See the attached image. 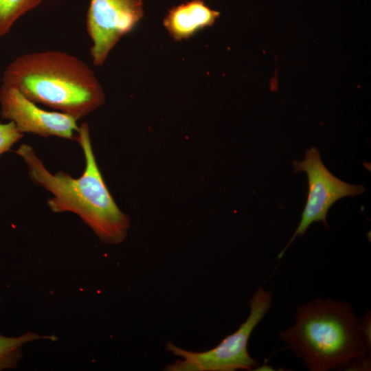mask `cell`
Wrapping results in <instances>:
<instances>
[{"mask_svg":"<svg viewBox=\"0 0 371 371\" xmlns=\"http://www.w3.org/2000/svg\"><path fill=\"white\" fill-rule=\"evenodd\" d=\"M0 109L1 117L12 122L23 134L75 139L78 129L75 118L44 110L14 88L1 85Z\"/></svg>","mask_w":371,"mask_h":371,"instance_id":"7","label":"cell"},{"mask_svg":"<svg viewBox=\"0 0 371 371\" xmlns=\"http://www.w3.org/2000/svg\"><path fill=\"white\" fill-rule=\"evenodd\" d=\"M43 0H0V37L9 33L23 16L38 7Z\"/></svg>","mask_w":371,"mask_h":371,"instance_id":"10","label":"cell"},{"mask_svg":"<svg viewBox=\"0 0 371 371\" xmlns=\"http://www.w3.org/2000/svg\"><path fill=\"white\" fill-rule=\"evenodd\" d=\"M23 135L12 122L0 123V156L9 151Z\"/></svg>","mask_w":371,"mask_h":371,"instance_id":"11","label":"cell"},{"mask_svg":"<svg viewBox=\"0 0 371 371\" xmlns=\"http://www.w3.org/2000/svg\"><path fill=\"white\" fill-rule=\"evenodd\" d=\"M220 12L210 9L203 0H191L172 7L164 19V26L176 41L193 36L213 25Z\"/></svg>","mask_w":371,"mask_h":371,"instance_id":"8","label":"cell"},{"mask_svg":"<svg viewBox=\"0 0 371 371\" xmlns=\"http://www.w3.org/2000/svg\"><path fill=\"white\" fill-rule=\"evenodd\" d=\"M74 141L80 145L85 159L84 170L77 178L64 171L51 172L30 145L23 144L14 153L25 163L31 181L52 194L47 201L52 212L74 213L102 243L119 244L127 235L130 219L119 208L104 181L87 122L78 126Z\"/></svg>","mask_w":371,"mask_h":371,"instance_id":"1","label":"cell"},{"mask_svg":"<svg viewBox=\"0 0 371 371\" xmlns=\"http://www.w3.org/2000/svg\"><path fill=\"white\" fill-rule=\"evenodd\" d=\"M271 305V293L259 286L249 301L250 313L246 320L236 331L207 351H188L177 347L170 341H167L166 350L181 359L167 366L165 370L234 371L256 368L258 362L249 355L248 341L254 329Z\"/></svg>","mask_w":371,"mask_h":371,"instance_id":"4","label":"cell"},{"mask_svg":"<svg viewBox=\"0 0 371 371\" xmlns=\"http://www.w3.org/2000/svg\"><path fill=\"white\" fill-rule=\"evenodd\" d=\"M42 339L54 340V336L40 335L32 332H27L16 337H5L0 334V370L14 368L21 357L23 346Z\"/></svg>","mask_w":371,"mask_h":371,"instance_id":"9","label":"cell"},{"mask_svg":"<svg viewBox=\"0 0 371 371\" xmlns=\"http://www.w3.org/2000/svg\"><path fill=\"white\" fill-rule=\"evenodd\" d=\"M361 330L369 353L371 351V314L369 311L360 319Z\"/></svg>","mask_w":371,"mask_h":371,"instance_id":"12","label":"cell"},{"mask_svg":"<svg viewBox=\"0 0 371 371\" xmlns=\"http://www.w3.org/2000/svg\"><path fill=\"white\" fill-rule=\"evenodd\" d=\"M278 337L311 371L346 368L369 352L350 303L315 299L298 306L295 321Z\"/></svg>","mask_w":371,"mask_h":371,"instance_id":"3","label":"cell"},{"mask_svg":"<svg viewBox=\"0 0 371 371\" xmlns=\"http://www.w3.org/2000/svg\"><path fill=\"white\" fill-rule=\"evenodd\" d=\"M1 85L77 121L95 111L106 100L103 88L89 65L58 50L16 57L5 69Z\"/></svg>","mask_w":371,"mask_h":371,"instance_id":"2","label":"cell"},{"mask_svg":"<svg viewBox=\"0 0 371 371\" xmlns=\"http://www.w3.org/2000/svg\"><path fill=\"white\" fill-rule=\"evenodd\" d=\"M295 172H304L308 178V195L302 217L293 235L278 254L280 259L289 246L296 238L303 236L314 222H322L329 229L326 216L330 207L344 197L361 194L365 188L353 185L336 177L325 166L320 153L315 146L308 149L302 161H293Z\"/></svg>","mask_w":371,"mask_h":371,"instance_id":"5","label":"cell"},{"mask_svg":"<svg viewBox=\"0 0 371 371\" xmlns=\"http://www.w3.org/2000/svg\"><path fill=\"white\" fill-rule=\"evenodd\" d=\"M1 77L0 76V87H1Z\"/></svg>","mask_w":371,"mask_h":371,"instance_id":"14","label":"cell"},{"mask_svg":"<svg viewBox=\"0 0 371 371\" xmlns=\"http://www.w3.org/2000/svg\"><path fill=\"white\" fill-rule=\"evenodd\" d=\"M144 16L142 0H90L86 29L92 41L90 55L102 65L119 41Z\"/></svg>","mask_w":371,"mask_h":371,"instance_id":"6","label":"cell"},{"mask_svg":"<svg viewBox=\"0 0 371 371\" xmlns=\"http://www.w3.org/2000/svg\"><path fill=\"white\" fill-rule=\"evenodd\" d=\"M370 357L367 355L352 360L344 370H370Z\"/></svg>","mask_w":371,"mask_h":371,"instance_id":"13","label":"cell"}]
</instances>
